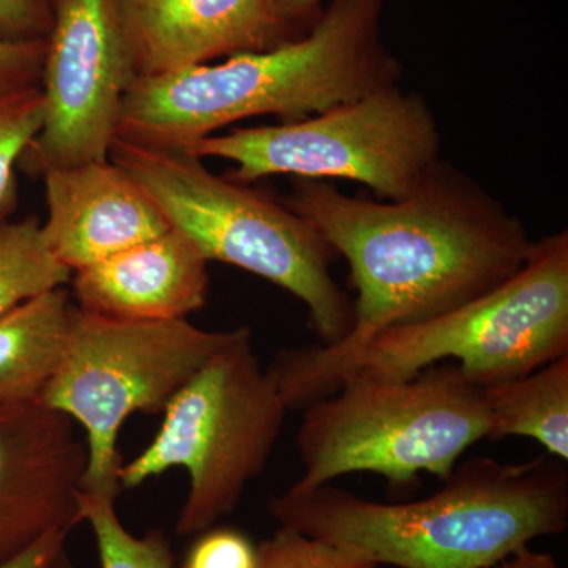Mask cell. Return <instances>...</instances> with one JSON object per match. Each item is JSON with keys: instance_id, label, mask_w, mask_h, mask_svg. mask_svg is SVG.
Segmentation results:
<instances>
[{"instance_id": "6da1fadb", "label": "cell", "mask_w": 568, "mask_h": 568, "mask_svg": "<svg viewBox=\"0 0 568 568\" xmlns=\"http://www.w3.org/2000/svg\"><path fill=\"white\" fill-rule=\"evenodd\" d=\"M283 203L345 257L358 294L343 342L283 351L268 366L287 410L310 383L379 332L424 323L495 290L526 264L534 245L515 213L444 160L398 201L295 179Z\"/></svg>"}, {"instance_id": "7a4b0ae2", "label": "cell", "mask_w": 568, "mask_h": 568, "mask_svg": "<svg viewBox=\"0 0 568 568\" xmlns=\"http://www.w3.org/2000/svg\"><path fill=\"white\" fill-rule=\"evenodd\" d=\"M282 528L361 551L377 566L488 568L568 526L566 462L476 458L455 466L435 495L368 500L335 485L291 487L268 503Z\"/></svg>"}, {"instance_id": "3957f363", "label": "cell", "mask_w": 568, "mask_h": 568, "mask_svg": "<svg viewBox=\"0 0 568 568\" xmlns=\"http://www.w3.org/2000/svg\"><path fill=\"white\" fill-rule=\"evenodd\" d=\"M383 7L384 0H332L308 33L272 50L136 78L118 136L186 149L245 119L301 121L399 84L402 65L381 36Z\"/></svg>"}, {"instance_id": "277c9868", "label": "cell", "mask_w": 568, "mask_h": 568, "mask_svg": "<svg viewBox=\"0 0 568 568\" xmlns=\"http://www.w3.org/2000/svg\"><path fill=\"white\" fill-rule=\"evenodd\" d=\"M110 160L209 263L244 268L297 297L321 346L336 345L349 334L354 304L331 274L336 253L304 216L261 190L213 174L189 149L115 136Z\"/></svg>"}, {"instance_id": "5b68a950", "label": "cell", "mask_w": 568, "mask_h": 568, "mask_svg": "<svg viewBox=\"0 0 568 568\" xmlns=\"http://www.w3.org/2000/svg\"><path fill=\"white\" fill-rule=\"evenodd\" d=\"M568 355V233L534 241L528 261L489 293L424 321L387 328L316 377L293 409L335 394L349 377L399 381L446 358L477 387L529 375Z\"/></svg>"}, {"instance_id": "8992f818", "label": "cell", "mask_w": 568, "mask_h": 568, "mask_svg": "<svg viewBox=\"0 0 568 568\" xmlns=\"http://www.w3.org/2000/svg\"><path fill=\"white\" fill-rule=\"evenodd\" d=\"M488 433L484 388L457 365L409 379L349 377L305 407L297 435L304 474L293 487L312 489L353 473L377 474L395 487L413 484L418 473L446 480Z\"/></svg>"}, {"instance_id": "52a82bcc", "label": "cell", "mask_w": 568, "mask_h": 568, "mask_svg": "<svg viewBox=\"0 0 568 568\" xmlns=\"http://www.w3.org/2000/svg\"><path fill=\"white\" fill-rule=\"evenodd\" d=\"M159 435L121 469L122 489L173 467L190 488L175 534L196 537L230 515L267 466L287 407L260 364L248 327L235 328L163 410Z\"/></svg>"}, {"instance_id": "ba28073f", "label": "cell", "mask_w": 568, "mask_h": 568, "mask_svg": "<svg viewBox=\"0 0 568 568\" xmlns=\"http://www.w3.org/2000/svg\"><path fill=\"white\" fill-rule=\"evenodd\" d=\"M231 334L204 331L186 320L121 321L74 308L65 353L40 405L84 429L82 493L118 500L119 435L126 418L163 413Z\"/></svg>"}, {"instance_id": "9c48e42d", "label": "cell", "mask_w": 568, "mask_h": 568, "mask_svg": "<svg viewBox=\"0 0 568 568\" xmlns=\"http://www.w3.org/2000/svg\"><path fill=\"white\" fill-rule=\"evenodd\" d=\"M186 149L234 163L226 178L239 183L343 179L368 186L377 200L398 201L439 162L440 132L424 97L396 84L301 121L233 129Z\"/></svg>"}, {"instance_id": "30bf717a", "label": "cell", "mask_w": 568, "mask_h": 568, "mask_svg": "<svg viewBox=\"0 0 568 568\" xmlns=\"http://www.w3.org/2000/svg\"><path fill=\"white\" fill-rule=\"evenodd\" d=\"M51 7L43 129L20 160L32 175L110 160L123 99L138 78L115 0H51Z\"/></svg>"}, {"instance_id": "8fae6325", "label": "cell", "mask_w": 568, "mask_h": 568, "mask_svg": "<svg viewBox=\"0 0 568 568\" xmlns=\"http://www.w3.org/2000/svg\"><path fill=\"white\" fill-rule=\"evenodd\" d=\"M88 446L50 407L0 406V566L82 523Z\"/></svg>"}, {"instance_id": "7c38bea8", "label": "cell", "mask_w": 568, "mask_h": 568, "mask_svg": "<svg viewBox=\"0 0 568 568\" xmlns=\"http://www.w3.org/2000/svg\"><path fill=\"white\" fill-rule=\"evenodd\" d=\"M140 77H159L267 51L294 40L276 18L272 0H115Z\"/></svg>"}, {"instance_id": "4fadbf2b", "label": "cell", "mask_w": 568, "mask_h": 568, "mask_svg": "<svg viewBox=\"0 0 568 568\" xmlns=\"http://www.w3.org/2000/svg\"><path fill=\"white\" fill-rule=\"evenodd\" d=\"M43 178L48 220L41 234L52 256L73 274L171 230L159 205L111 160Z\"/></svg>"}, {"instance_id": "5bb4252c", "label": "cell", "mask_w": 568, "mask_h": 568, "mask_svg": "<svg viewBox=\"0 0 568 568\" xmlns=\"http://www.w3.org/2000/svg\"><path fill=\"white\" fill-rule=\"evenodd\" d=\"M78 308L121 321L186 320L207 304L209 261L171 227L71 276Z\"/></svg>"}, {"instance_id": "9a60e30c", "label": "cell", "mask_w": 568, "mask_h": 568, "mask_svg": "<svg viewBox=\"0 0 568 568\" xmlns=\"http://www.w3.org/2000/svg\"><path fill=\"white\" fill-rule=\"evenodd\" d=\"M74 308L59 287L0 317V406L40 403L61 365Z\"/></svg>"}, {"instance_id": "2e32d148", "label": "cell", "mask_w": 568, "mask_h": 568, "mask_svg": "<svg viewBox=\"0 0 568 568\" xmlns=\"http://www.w3.org/2000/svg\"><path fill=\"white\" fill-rule=\"evenodd\" d=\"M484 392L488 440L530 437L551 457L568 462V355Z\"/></svg>"}, {"instance_id": "e0dca14e", "label": "cell", "mask_w": 568, "mask_h": 568, "mask_svg": "<svg viewBox=\"0 0 568 568\" xmlns=\"http://www.w3.org/2000/svg\"><path fill=\"white\" fill-rule=\"evenodd\" d=\"M73 272L59 263L44 244L37 219H0V317L18 306L59 290Z\"/></svg>"}, {"instance_id": "ac0fdd59", "label": "cell", "mask_w": 568, "mask_h": 568, "mask_svg": "<svg viewBox=\"0 0 568 568\" xmlns=\"http://www.w3.org/2000/svg\"><path fill=\"white\" fill-rule=\"evenodd\" d=\"M44 111L40 82L0 80V219L17 207L14 168L43 129Z\"/></svg>"}, {"instance_id": "d6986e66", "label": "cell", "mask_w": 568, "mask_h": 568, "mask_svg": "<svg viewBox=\"0 0 568 568\" xmlns=\"http://www.w3.org/2000/svg\"><path fill=\"white\" fill-rule=\"evenodd\" d=\"M82 523L91 526L100 568H178L170 540L160 530L134 536L123 526L115 499L81 491Z\"/></svg>"}, {"instance_id": "ffe728a7", "label": "cell", "mask_w": 568, "mask_h": 568, "mask_svg": "<svg viewBox=\"0 0 568 568\" xmlns=\"http://www.w3.org/2000/svg\"><path fill=\"white\" fill-rule=\"evenodd\" d=\"M257 568H379L361 551L282 528L257 545Z\"/></svg>"}, {"instance_id": "44dd1931", "label": "cell", "mask_w": 568, "mask_h": 568, "mask_svg": "<svg viewBox=\"0 0 568 568\" xmlns=\"http://www.w3.org/2000/svg\"><path fill=\"white\" fill-rule=\"evenodd\" d=\"M196 537L182 568H257V547L241 530L213 526Z\"/></svg>"}, {"instance_id": "7402d4cb", "label": "cell", "mask_w": 568, "mask_h": 568, "mask_svg": "<svg viewBox=\"0 0 568 568\" xmlns=\"http://www.w3.org/2000/svg\"><path fill=\"white\" fill-rule=\"evenodd\" d=\"M51 26L50 0H0V41L47 40Z\"/></svg>"}, {"instance_id": "603a6c76", "label": "cell", "mask_w": 568, "mask_h": 568, "mask_svg": "<svg viewBox=\"0 0 568 568\" xmlns=\"http://www.w3.org/2000/svg\"><path fill=\"white\" fill-rule=\"evenodd\" d=\"M47 40L0 41V80L40 82Z\"/></svg>"}, {"instance_id": "cb8c5ba5", "label": "cell", "mask_w": 568, "mask_h": 568, "mask_svg": "<svg viewBox=\"0 0 568 568\" xmlns=\"http://www.w3.org/2000/svg\"><path fill=\"white\" fill-rule=\"evenodd\" d=\"M69 532L51 534L0 568H73L69 555Z\"/></svg>"}, {"instance_id": "d4e9b609", "label": "cell", "mask_w": 568, "mask_h": 568, "mask_svg": "<svg viewBox=\"0 0 568 568\" xmlns=\"http://www.w3.org/2000/svg\"><path fill=\"white\" fill-rule=\"evenodd\" d=\"M276 18L293 39L304 37L323 14V0H272Z\"/></svg>"}, {"instance_id": "484cf974", "label": "cell", "mask_w": 568, "mask_h": 568, "mask_svg": "<svg viewBox=\"0 0 568 568\" xmlns=\"http://www.w3.org/2000/svg\"><path fill=\"white\" fill-rule=\"evenodd\" d=\"M488 568H559V566L548 552H538L525 547Z\"/></svg>"}, {"instance_id": "4316f807", "label": "cell", "mask_w": 568, "mask_h": 568, "mask_svg": "<svg viewBox=\"0 0 568 568\" xmlns=\"http://www.w3.org/2000/svg\"><path fill=\"white\" fill-rule=\"evenodd\" d=\"M50 2H51V0H50Z\"/></svg>"}]
</instances>
